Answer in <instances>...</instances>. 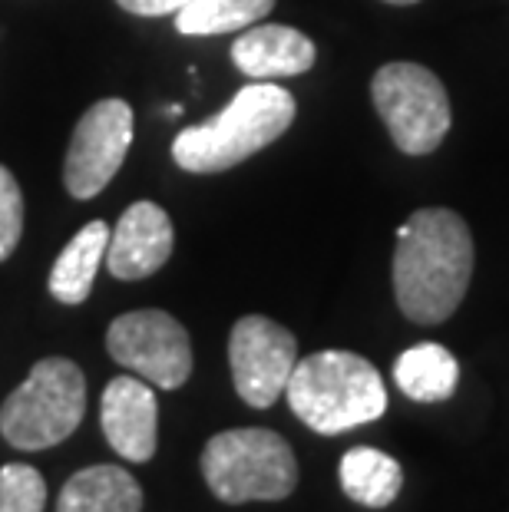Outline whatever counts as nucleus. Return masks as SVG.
I'll return each mask as SVG.
<instances>
[{"label":"nucleus","mask_w":509,"mask_h":512,"mask_svg":"<svg viewBox=\"0 0 509 512\" xmlns=\"http://www.w3.org/2000/svg\"><path fill=\"white\" fill-rule=\"evenodd\" d=\"M473 235L453 209H417L397 228L394 298L407 321L443 324L467 298Z\"/></svg>","instance_id":"1"},{"label":"nucleus","mask_w":509,"mask_h":512,"mask_svg":"<svg viewBox=\"0 0 509 512\" xmlns=\"http://www.w3.org/2000/svg\"><path fill=\"white\" fill-rule=\"evenodd\" d=\"M295 96L272 80L242 86L219 116L196 123L172 139V159L179 169L209 176L225 172L255 152L272 146L295 123Z\"/></svg>","instance_id":"2"},{"label":"nucleus","mask_w":509,"mask_h":512,"mask_svg":"<svg viewBox=\"0 0 509 512\" xmlns=\"http://www.w3.org/2000/svg\"><path fill=\"white\" fill-rule=\"evenodd\" d=\"M291 413L324 437H338L387 410V390L377 367L351 351H318L298 361L285 387Z\"/></svg>","instance_id":"3"},{"label":"nucleus","mask_w":509,"mask_h":512,"mask_svg":"<svg viewBox=\"0 0 509 512\" xmlns=\"http://www.w3.org/2000/svg\"><path fill=\"white\" fill-rule=\"evenodd\" d=\"M202 476L222 503H278L298 486V460L275 430H225L205 443Z\"/></svg>","instance_id":"4"},{"label":"nucleus","mask_w":509,"mask_h":512,"mask_svg":"<svg viewBox=\"0 0 509 512\" xmlns=\"http://www.w3.org/2000/svg\"><path fill=\"white\" fill-rule=\"evenodd\" d=\"M86 413V377L67 357H43L0 407V433L17 450H50Z\"/></svg>","instance_id":"5"},{"label":"nucleus","mask_w":509,"mask_h":512,"mask_svg":"<svg viewBox=\"0 0 509 512\" xmlns=\"http://www.w3.org/2000/svg\"><path fill=\"white\" fill-rule=\"evenodd\" d=\"M371 100L394 146L407 156H427L450 133V96L440 76L420 63H387L377 70Z\"/></svg>","instance_id":"6"},{"label":"nucleus","mask_w":509,"mask_h":512,"mask_svg":"<svg viewBox=\"0 0 509 512\" xmlns=\"http://www.w3.org/2000/svg\"><path fill=\"white\" fill-rule=\"evenodd\" d=\"M106 351L159 390H179L192 374V344L186 328L159 308L119 314L106 331Z\"/></svg>","instance_id":"7"},{"label":"nucleus","mask_w":509,"mask_h":512,"mask_svg":"<svg viewBox=\"0 0 509 512\" xmlns=\"http://www.w3.org/2000/svg\"><path fill=\"white\" fill-rule=\"evenodd\" d=\"M229 364L235 394L248 407L268 410L285 394L291 370L298 364V341L265 314H245L229 334Z\"/></svg>","instance_id":"8"},{"label":"nucleus","mask_w":509,"mask_h":512,"mask_svg":"<svg viewBox=\"0 0 509 512\" xmlns=\"http://www.w3.org/2000/svg\"><path fill=\"white\" fill-rule=\"evenodd\" d=\"M133 146V110L126 100H100L80 116L73 129L67 162H63V182L73 199H93L100 195Z\"/></svg>","instance_id":"9"},{"label":"nucleus","mask_w":509,"mask_h":512,"mask_svg":"<svg viewBox=\"0 0 509 512\" xmlns=\"http://www.w3.org/2000/svg\"><path fill=\"white\" fill-rule=\"evenodd\" d=\"M100 427L129 463H149L159 443V403L143 377H113L100 400Z\"/></svg>","instance_id":"10"},{"label":"nucleus","mask_w":509,"mask_h":512,"mask_svg":"<svg viewBox=\"0 0 509 512\" xmlns=\"http://www.w3.org/2000/svg\"><path fill=\"white\" fill-rule=\"evenodd\" d=\"M172 245H176V232L166 209H159L156 202H133L110 232L106 268L119 281L149 278L169 261Z\"/></svg>","instance_id":"11"},{"label":"nucleus","mask_w":509,"mask_h":512,"mask_svg":"<svg viewBox=\"0 0 509 512\" xmlns=\"http://www.w3.org/2000/svg\"><path fill=\"white\" fill-rule=\"evenodd\" d=\"M232 63L252 80L301 76L314 67V43L295 27L258 24L248 27L232 47Z\"/></svg>","instance_id":"12"},{"label":"nucleus","mask_w":509,"mask_h":512,"mask_svg":"<svg viewBox=\"0 0 509 512\" xmlns=\"http://www.w3.org/2000/svg\"><path fill=\"white\" fill-rule=\"evenodd\" d=\"M143 489L123 466L100 463L73 473L57 496V512H139Z\"/></svg>","instance_id":"13"},{"label":"nucleus","mask_w":509,"mask_h":512,"mask_svg":"<svg viewBox=\"0 0 509 512\" xmlns=\"http://www.w3.org/2000/svg\"><path fill=\"white\" fill-rule=\"evenodd\" d=\"M106 245H110V225L103 219L86 222L77 235L70 238L60 258L53 261L47 288L60 304H83L90 298L96 271H100L106 258Z\"/></svg>","instance_id":"14"},{"label":"nucleus","mask_w":509,"mask_h":512,"mask_svg":"<svg viewBox=\"0 0 509 512\" xmlns=\"http://www.w3.org/2000/svg\"><path fill=\"white\" fill-rule=\"evenodd\" d=\"M338 479L344 496L357 506L384 509L400 496L404 486V470L391 453L374 450V446H354L341 456Z\"/></svg>","instance_id":"15"},{"label":"nucleus","mask_w":509,"mask_h":512,"mask_svg":"<svg viewBox=\"0 0 509 512\" xmlns=\"http://www.w3.org/2000/svg\"><path fill=\"white\" fill-rule=\"evenodd\" d=\"M400 394L417 403H440L460 384V364L443 344H414L394 361Z\"/></svg>","instance_id":"16"},{"label":"nucleus","mask_w":509,"mask_h":512,"mask_svg":"<svg viewBox=\"0 0 509 512\" xmlns=\"http://www.w3.org/2000/svg\"><path fill=\"white\" fill-rule=\"evenodd\" d=\"M275 10V0H189L176 10V30L186 37H215L252 27Z\"/></svg>","instance_id":"17"},{"label":"nucleus","mask_w":509,"mask_h":512,"mask_svg":"<svg viewBox=\"0 0 509 512\" xmlns=\"http://www.w3.org/2000/svg\"><path fill=\"white\" fill-rule=\"evenodd\" d=\"M47 509V483L40 470L27 463L0 466V512H43Z\"/></svg>","instance_id":"18"},{"label":"nucleus","mask_w":509,"mask_h":512,"mask_svg":"<svg viewBox=\"0 0 509 512\" xmlns=\"http://www.w3.org/2000/svg\"><path fill=\"white\" fill-rule=\"evenodd\" d=\"M20 235H24V195L14 172L0 166V261L14 255Z\"/></svg>","instance_id":"19"},{"label":"nucleus","mask_w":509,"mask_h":512,"mask_svg":"<svg viewBox=\"0 0 509 512\" xmlns=\"http://www.w3.org/2000/svg\"><path fill=\"white\" fill-rule=\"evenodd\" d=\"M116 4L136 17H166V14L182 10L189 0H116Z\"/></svg>","instance_id":"20"},{"label":"nucleus","mask_w":509,"mask_h":512,"mask_svg":"<svg viewBox=\"0 0 509 512\" xmlns=\"http://www.w3.org/2000/svg\"><path fill=\"white\" fill-rule=\"evenodd\" d=\"M387 4H397V7H407V4H417V0H387Z\"/></svg>","instance_id":"21"}]
</instances>
